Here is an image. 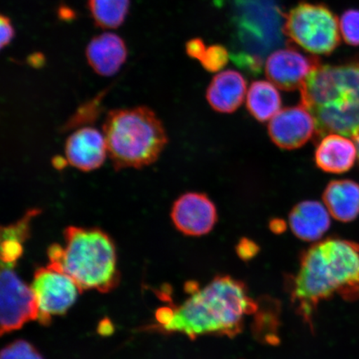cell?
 <instances>
[{
	"instance_id": "10",
	"label": "cell",
	"mask_w": 359,
	"mask_h": 359,
	"mask_svg": "<svg viewBox=\"0 0 359 359\" xmlns=\"http://www.w3.org/2000/svg\"><path fill=\"white\" fill-rule=\"evenodd\" d=\"M321 65L317 57L304 55L297 48L289 46L278 49L268 57L267 78L285 91H294L303 86L309 76Z\"/></svg>"
},
{
	"instance_id": "23",
	"label": "cell",
	"mask_w": 359,
	"mask_h": 359,
	"mask_svg": "<svg viewBox=\"0 0 359 359\" xmlns=\"http://www.w3.org/2000/svg\"><path fill=\"white\" fill-rule=\"evenodd\" d=\"M38 214H39V210H30L20 221L6 227L3 226L1 230L2 240L10 239L24 242L29 235L31 219Z\"/></svg>"
},
{
	"instance_id": "16",
	"label": "cell",
	"mask_w": 359,
	"mask_h": 359,
	"mask_svg": "<svg viewBox=\"0 0 359 359\" xmlns=\"http://www.w3.org/2000/svg\"><path fill=\"white\" fill-rule=\"evenodd\" d=\"M329 210L316 201H304L296 205L289 215L292 232L304 241L321 239L330 227Z\"/></svg>"
},
{
	"instance_id": "3",
	"label": "cell",
	"mask_w": 359,
	"mask_h": 359,
	"mask_svg": "<svg viewBox=\"0 0 359 359\" xmlns=\"http://www.w3.org/2000/svg\"><path fill=\"white\" fill-rule=\"evenodd\" d=\"M302 105L316 121V139L327 134L359 135V55L338 65H320L300 88Z\"/></svg>"
},
{
	"instance_id": "28",
	"label": "cell",
	"mask_w": 359,
	"mask_h": 359,
	"mask_svg": "<svg viewBox=\"0 0 359 359\" xmlns=\"http://www.w3.org/2000/svg\"><path fill=\"white\" fill-rule=\"evenodd\" d=\"M205 44L200 38H196L189 40L186 44V51L187 55L196 60H201L202 56L206 50Z\"/></svg>"
},
{
	"instance_id": "14",
	"label": "cell",
	"mask_w": 359,
	"mask_h": 359,
	"mask_svg": "<svg viewBox=\"0 0 359 359\" xmlns=\"http://www.w3.org/2000/svg\"><path fill=\"white\" fill-rule=\"evenodd\" d=\"M86 57L89 66L97 74L111 77L127 61V45L118 34L103 33L88 43Z\"/></svg>"
},
{
	"instance_id": "25",
	"label": "cell",
	"mask_w": 359,
	"mask_h": 359,
	"mask_svg": "<svg viewBox=\"0 0 359 359\" xmlns=\"http://www.w3.org/2000/svg\"><path fill=\"white\" fill-rule=\"evenodd\" d=\"M22 254V242L15 240H2L1 259L2 264L13 268V264L21 257Z\"/></svg>"
},
{
	"instance_id": "7",
	"label": "cell",
	"mask_w": 359,
	"mask_h": 359,
	"mask_svg": "<svg viewBox=\"0 0 359 359\" xmlns=\"http://www.w3.org/2000/svg\"><path fill=\"white\" fill-rule=\"evenodd\" d=\"M283 34L305 51L330 55L340 43L339 22L325 4L300 2L284 15Z\"/></svg>"
},
{
	"instance_id": "9",
	"label": "cell",
	"mask_w": 359,
	"mask_h": 359,
	"mask_svg": "<svg viewBox=\"0 0 359 359\" xmlns=\"http://www.w3.org/2000/svg\"><path fill=\"white\" fill-rule=\"evenodd\" d=\"M1 334L20 330L38 320L39 305L32 288L25 285L11 267L2 266Z\"/></svg>"
},
{
	"instance_id": "1",
	"label": "cell",
	"mask_w": 359,
	"mask_h": 359,
	"mask_svg": "<svg viewBox=\"0 0 359 359\" xmlns=\"http://www.w3.org/2000/svg\"><path fill=\"white\" fill-rule=\"evenodd\" d=\"M291 298L305 322L312 325L318 304L340 295L359 299V245L329 238L308 249L291 283Z\"/></svg>"
},
{
	"instance_id": "27",
	"label": "cell",
	"mask_w": 359,
	"mask_h": 359,
	"mask_svg": "<svg viewBox=\"0 0 359 359\" xmlns=\"http://www.w3.org/2000/svg\"><path fill=\"white\" fill-rule=\"evenodd\" d=\"M0 32H1L0 46L4 48L11 43L15 35V28H13L11 20L8 16L2 15L0 18Z\"/></svg>"
},
{
	"instance_id": "4",
	"label": "cell",
	"mask_w": 359,
	"mask_h": 359,
	"mask_svg": "<svg viewBox=\"0 0 359 359\" xmlns=\"http://www.w3.org/2000/svg\"><path fill=\"white\" fill-rule=\"evenodd\" d=\"M102 133L116 170H139L154 164L168 142L163 122L146 106L109 111Z\"/></svg>"
},
{
	"instance_id": "17",
	"label": "cell",
	"mask_w": 359,
	"mask_h": 359,
	"mask_svg": "<svg viewBox=\"0 0 359 359\" xmlns=\"http://www.w3.org/2000/svg\"><path fill=\"white\" fill-rule=\"evenodd\" d=\"M357 155L356 145L352 141L342 135L329 134L317 147L316 163L325 172L340 174L353 167Z\"/></svg>"
},
{
	"instance_id": "11",
	"label": "cell",
	"mask_w": 359,
	"mask_h": 359,
	"mask_svg": "<svg viewBox=\"0 0 359 359\" xmlns=\"http://www.w3.org/2000/svg\"><path fill=\"white\" fill-rule=\"evenodd\" d=\"M170 217L175 227L188 236L209 234L218 221L213 201L208 195L187 192L178 197L172 205Z\"/></svg>"
},
{
	"instance_id": "13",
	"label": "cell",
	"mask_w": 359,
	"mask_h": 359,
	"mask_svg": "<svg viewBox=\"0 0 359 359\" xmlns=\"http://www.w3.org/2000/svg\"><path fill=\"white\" fill-rule=\"evenodd\" d=\"M65 151L67 163L84 172L100 168L109 156L104 135L91 127L72 133L66 140Z\"/></svg>"
},
{
	"instance_id": "5",
	"label": "cell",
	"mask_w": 359,
	"mask_h": 359,
	"mask_svg": "<svg viewBox=\"0 0 359 359\" xmlns=\"http://www.w3.org/2000/svg\"><path fill=\"white\" fill-rule=\"evenodd\" d=\"M66 245L60 262L50 263L61 269L81 292L97 290L106 293L119 282L114 241L100 228L69 226Z\"/></svg>"
},
{
	"instance_id": "21",
	"label": "cell",
	"mask_w": 359,
	"mask_h": 359,
	"mask_svg": "<svg viewBox=\"0 0 359 359\" xmlns=\"http://www.w3.org/2000/svg\"><path fill=\"white\" fill-rule=\"evenodd\" d=\"M229 57H230V53L226 47L222 44H214L206 48L200 62L206 71L210 73H217L226 66Z\"/></svg>"
},
{
	"instance_id": "24",
	"label": "cell",
	"mask_w": 359,
	"mask_h": 359,
	"mask_svg": "<svg viewBox=\"0 0 359 359\" xmlns=\"http://www.w3.org/2000/svg\"><path fill=\"white\" fill-rule=\"evenodd\" d=\"M0 359H43L33 345L25 340H17L3 348Z\"/></svg>"
},
{
	"instance_id": "18",
	"label": "cell",
	"mask_w": 359,
	"mask_h": 359,
	"mask_svg": "<svg viewBox=\"0 0 359 359\" xmlns=\"http://www.w3.org/2000/svg\"><path fill=\"white\" fill-rule=\"evenodd\" d=\"M323 200L337 221L350 222L358 217L359 185L351 180H337L327 184Z\"/></svg>"
},
{
	"instance_id": "31",
	"label": "cell",
	"mask_w": 359,
	"mask_h": 359,
	"mask_svg": "<svg viewBox=\"0 0 359 359\" xmlns=\"http://www.w3.org/2000/svg\"><path fill=\"white\" fill-rule=\"evenodd\" d=\"M269 228L273 233H276V234H281V233L284 232L286 229V223L280 219H273L269 223Z\"/></svg>"
},
{
	"instance_id": "26",
	"label": "cell",
	"mask_w": 359,
	"mask_h": 359,
	"mask_svg": "<svg viewBox=\"0 0 359 359\" xmlns=\"http://www.w3.org/2000/svg\"><path fill=\"white\" fill-rule=\"evenodd\" d=\"M259 252V246L252 240L243 238L236 246V253L242 260L248 262L252 259Z\"/></svg>"
},
{
	"instance_id": "2",
	"label": "cell",
	"mask_w": 359,
	"mask_h": 359,
	"mask_svg": "<svg viewBox=\"0 0 359 359\" xmlns=\"http://www.w3.org/2000/svg\"><path fill=\"white\" fill-rule=\"evenodd\" d=\"M191 294L173 309L172 320L160 330L192 340L202 335L234 338L243 330L245 317L257 309L244 283L229 276H218Z\"/></svg>"
},
{
	"instance_id": "22",
	"label": "cell",
	"mask_w": 359,
	"mask_h": 359,
	"mask_svg": "<svg viewBox=\"0 0 359 359\" xmlns=\"http://www.w3.org/2000/svg\"><path fill=\"white\" fill-rule=\"evenodd\" d=\"M339 29L345 42L352 46H358L359 11L349 10L344 12L340 18Z\"/></svg>"
},
{
	"instance_id": "29",
	"label": "cell",
	"mask_w": 359,
	"mask_h": 359,
	"mask_svg": "<svg viewBox=\"0 0 359 359\" xmlns=\"http://www.w3.org/2000/svg\"><path fill=\"white\" fill-rule=\"evenodd\" d=\"M97 331L98 333L102 336H109L114 333V327L109 318H104V320L100 322V325H98Z\"/></svg>"
},
{
	"instance_id": "8",
	"label": "cell",
	"mask_w": 359,
	"mask_h": 359,
	"mask_svg": "<svg viewBox=\"0 0 359 359\" xmlns=\"http://www.w3.org/2000/svg\"><path fill=\"white\" fill-rule=\"evenodd\" d=\"M39 305L38 320L48 325L52 316L65 314L75 302L79 286L61 269L52 264L35 271L32 287Z\"/></svg>"
},
{
	"instance_id": "12",
	"label": "cell",
	"mask_w": 359,
	"mask_h": 359,
	"mask_svg": "<svg viewBox=\"0 0 359 359\" xmlns=\"http://www.w3.org/2000/svg\"><path fill=\"white\" fill-rule=\"evenodd\" d=\"M316 121L303 105L286 107L273 116L268 126L271 140L285 150L303 147L316 136Z\"/></svg>"
},
{
	"instance_id": "6",
	"label": "cell",
	"mask_w": 359,
	"mask_h": 359,
	"mask_svg": "<svg viewBox=\"0 0 359 359\" xmlns=\"http://www.w3.org/2000/svg\"><path fill=\"white\" fill-rule=\"evenodd\" d=\"M236 34L231 60L245 73H262L268 53L283 43L282 15L275 0H234Z\"/></svg>"
},
{
	"instance_id": "32",
	"label": "cell",
	"mask_w": 359,
	"mask_h": 359,
	"mask_svg": "<svg viewBox=\"0 0 359 359\" xmlns=\"http://www.w3.org/2000/svg\"><path fill=\"white\" fill-rule=\"evenodd\" d=\"M354 142L356 143L357 151H358V157L359 159V135L357 137L353 139Z\"/></svg>"
},
{
	"instance_id": "15",
	"label": "cell",
	"mask_w": 359,
	"mask_h": 359,
	"mask_svg": "<svg viewBox=\"0 0 359 359\" xmlns=\"http://www.w3.org/2000/svg\"><path fill=\"white\" fill-rule=\"evenodd\" d=\"M247 88L245 78L235 70L215 75L206 90V100L215 111L232 114L241 106Z\"/></svg>"
},
{
	"instance_id": "30",
	"label": "cell",
	"mask_w": 359,
	"mask_h": 359,
	"mask_svg": "<svg viewBox=\"0 0 359 359\" xmlns=\"http://www.w3.org/2000/svg\"><path fill=\"white\" fill-rule=\"evenodd\" d=\"M57 15L61 20L69 21L75 19L76 13L69 7L60 6L57 11Z\"/></svg>"
},
{
	"instance_id": "20",
	"label": "cell",
	"mask_w": 359,
	"mask_h": 359,
	"mask_svg": "<svg viewBox=\"0 0 359 359\" xmlns=\"http://www.w3.org/2000/svg\"><path fill=\"white\" fill-rule=\"evenodd\" d=\"M131 0H88L94 24L102 29H115L123 25Z\"/></svg>"
},
{
	"instance_id": "19",
	"label": "cell",
	"mask_w": 359,
	"mask_h": 359,
	"mask_svg": "<svg viewBox=\"0 0 359 359\" xmlns=\"http://www.w3.org/2000/svg\"><path fill=\"white\" fill-rule=\"evenodd\" d=\"M281 97L275 85L267 81H255L247 93L246 107L259 122L273 118L281 107Z\"/></svg>"
}]
</instances>
